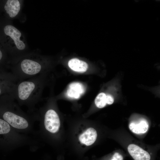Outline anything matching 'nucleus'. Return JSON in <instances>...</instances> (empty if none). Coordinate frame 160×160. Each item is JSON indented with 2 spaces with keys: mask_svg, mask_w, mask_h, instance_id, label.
Wrapping results in <instances>:
<instances>
[{
  "mask_svg": "<svg viewBox=\"0 0 160 160\" xmlns=\"http://www.w3.org/2000/svg\"><path fill=\"white\" fill-rule=\"evenodd\" d=\"M13 100V97L12 101L13 110L5 112L3 116V119L14 128L19 129H26L28 126V122L25 118L13 110L12 103Z\"/></svg>",
  "mask_w": 160,
  "mask_h": 160,
  "instance_id": "nucleus-4",
  "label": "nucleus"
},
{
  "mask_svg": "<svg viewBox=\"0 0 160 160\" xmlns=\"http://www.w3.org/2000/svg\"><path fill=\"white\" fill-rule=\"evenodd\" d=\"M44 125L46 129L52 133H55L59 130L60 121L57 112L50 109L46 112L44 117Z\"/></svg>",
  "mask_w": 160,
  "mask_h": 160,
  "instance_id": "nucleus-5",
  "label": "nucleus"
},
{
  "mask_svg": "<svg viewBox=\"0 0 160 160\" xmlns=\"http://www.w3.org/2000/svg\"><path fill=\"white\" fill-rule=\"evenodd\" d=\"M85 91V87L82 84L74 82L69 85L66 94L69 97L77 99L79 98Z\"/></svg>",
  "mask_w": 160,
  "mask_h": 160,
  "instance_id": "nucleus-8",
  "label": "nucleus"
},
{
  "mask_svg": "<svg viewBox=\"0 0 160 160\" xmlns=\"http://www.w3.org/2000/svg\"><path fill=\"white\" fill-rule=\"evenodd\" d=\"M10 129L9 124L5 120L0 119V134L7 133Z\"/></svg>",
  "mask_w": 160,
  "mask_h": 160,
  "instance_id": "nucleus-13",
  "label": "nucleus"
},
{
  "mask_svg": "<svg viewBox=\"0 0 160 160\" xmlns=\"http://www.w3.org/2000/svg\"><path fill=\"white\" fill-rule=\"evenodd\" d=\"M130 130L136 134H144L146 132L149 128V124L144 119L131 122L129 125Z\"/></svg>",
  "mask_w": 160,
  "mask_h": 160,
  "instance_id": "nucleus-10",
  "label": "nucleus"
},
{
  "mask_svg": "<svg viewBox=\"0 0 160 160\" xmlns=\"http://www.w3.org/2000/svg\"><path fill=\"white\" fill-rule=\"evenodd\" d=\"M41 74L30 78L19 81L11 94L15 100L21 103L32 104L40 97L43 87Z\"/></svg>",
  "mask_w": 160,
  "mask_h": 160,
  "instance_id": "nucleus-2",
  "label": "nucleus"
},
{
  "mask_svg": "<svg viewBox=\"0 0 160 160\" xmlns=\"http://www.w3.org/2000/svg\"><path fill=\"white\" fill-rule=\"evenodd\" d=\"M124 157L122 155L118 152L113 153L108 160H123Z\"/></svg>",
  "mask_w": 160,
  "mask_h": 160,
  "instance_id": "nucleus-14",
  "label": "nucleus"
},
{
  "mask_svg": "<svg viewBox=\"0 0 160 160\" xmlns=\"http://www.w3.org/2000/svg\"><path fill=\"white\" fill-rule=\"evenodd\" d=\"M12 73L19 81L41 74L44 69L42 58L37 53H27L12 59Z\"/></svg>",
  "mask_w": 160,
  "mask_h": 160,
  "instance_id": "nucleus-1",
  "label": "nucleus"
},
{
  "mask_svg": "<svg viewBox=\"0 0 160 160\" xmlns=\"http://www.w3.org/2000/svg\"><path fill=\"white\" fill-rule=\"evenodd\" d=\"M22 1L18 0H8L6 1L4 9L9 17H16L19 14L21 8Z\"/></svg>",
  "mask_w": 160,
  "mask_h": 160,
  "instance_id": "nucleus-7",
  "label": "nucleus"
},
{
  "mask_svg": "<svg viewBox=\"0 0 160 160\" xmlns=\"http://www.w3.org/2000/svg\"><path fill=\"white\" fill-rule=\"evenodd\" d=\"M97 137V134L96 130L90 127L80 135L79 140L82 143L87 146H89L95 143Z\"/></svg>",
  "mask_w": 160,
  "mask_h": 160,
  "instance_id": "nucleus-9",
  "label": "nucleus"
},
{
  "mask_svg": "<svg viewBox=\"0 0 160 160\" xmlns=\"http://www.w3.org/2000/svg\"><path fill=\"white\" fill-rule=\"evenodd\" d=\"M68 65L72 70L78 72H84L87 70L88 65L85 62L77 58H73L68 62Z\"/></svg>",
  "mask_w": 160,
  "mask_h": 160,
  "instance_id": "nucleus-11",
  "label": "nucleus"
},
{
  "mask_svg": "<svg viewBox=\"0 0 160 160\" xmlns=\"http://www.w3.org/2000/svg\"><path fill=\"white\" fill-rule=\"evenodd\" d=\"M3 31L8 39L12 59L27 53L26 42L24 35L14 25L8 24L5 26Z\"/></svg>",
  "mask_w": 160,
  "mask_h": 160,
  "instance_id": "nucleus-3",
  "label": "nucleus"
},
{
  "mask_svg": "<svg viewBox=\"0 0 160 160\" xmlns=\"http://www.w3.org/2000/svg\"><path fill=\"white\" fill-rule=\"evenodd\" d=\"M3 56V53L2 51L0 49V61L1 60Z\"/></svg>",
  "mask_w": 160,
  "mask_h": 160,
  "instance_id": "nucleus-16",
  "label": "nucleus"
},
{
  "mask_svg": "<svg viewBox=\"0 0 160 160\" xmlns=\"http://www.w3.org/2000/svg\"><path fill=\"white\" fill-rule=\"evenodd\" d=\"M95 101L98 108H102L104 107L107 104L106 95L103 92L99 93L96 97Z\"/></svg>",
  "mask_w": 160,
  "mask_h": 160,
  "instance_id": "nucleus-12",
  "label": "nucleus"
},
{
  "mask_svg": "<svg viewBox=\"0 0 160 160\" xmlns=\"http://www.w3.org/2000/svg\"><path fill=\"white\" fill-rule=\"evenodd\" d=\"M106 103L107 104L111 105L113 103L114 100L113 97L110 95H106Z\"/></svg>",
  "mask_w": 160,
  "mask_h": 160,
  "instance_id": "nucleus-15",
  "label": "nucleus"
},
{
  "mask_svg": "<svg viewBox=\"0 0 160 160\" xmlns=\"http://www.w3.org/2000/svg\"><path fill=\"white\" fill-rule=\"evenodd\" d=\"M2 92V89L1 87H0V95L1 94Z\"/></svg>",
  "mask_w": 160,
  "mask_h": 160,
  "instance_id": "nucleus-17",
  "label": "nucleus"
},
{
  "mask_svg": "<svg viewBox=\"0 0 160 160\" xmlns=\"http://www.w3.org/2000/svg\"><path fill=\"white\" fill-rule=\"evenodd\" d=\"M128 152L134 160H151L150 154L139 146L130 144L127 148Z\"/></svg>",
  "mask_w": 160,
  "mask_h": 160,
  "instance_id": "nucleus-6",
  "label": "nucleus"
}]
</instances>
